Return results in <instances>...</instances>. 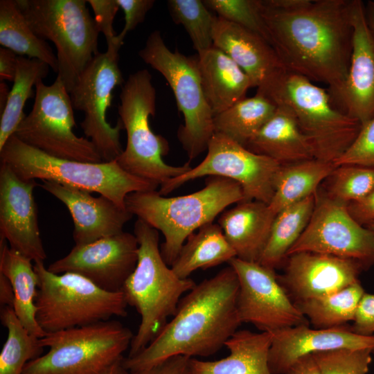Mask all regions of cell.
<instances>
[{
  "mask_svg": "<svg viewBox=\"0 0 374 374\" xmlns=\"http://www.w3.org/2000/svg\"><path fill=\"white\" fill-rule=\"evenodd\" d=\"M0 44L19 56L39 60L57 72L56 55L30 28L15 0L0 1Z\"/></svg>",
  "mask_w": 374,
  "mask_h": 374,
  "instance_id": "4dcf8cb0",
  "label": "cell"
},
{
  "mask_svg": "<svg viewBox=\"0 0 374 374\" xmlns=\"http://www.w3.org/2000/svg\"><path fill=\"white\" fill-rule=\"evenodd\" d=\"M322 190L329 197L348 204L374 190V168L358 165H341L335 168L325 180Z\"/></svg>",
  "mask_w": 374,
  "mask_h": 374,
  "instance_id": "74e56055",
  "label": "cell"
},
{
  "mask_svg": "<svg viewBox=\"0 0 374 374\" xmlns=\"http://www.w3.org/2000/svg\"><path fill=\"white\" fill-rule=\"evenodd\" d=\"M17 55L12 51L0 48V80L14 81L17 63Z\"/></svg>",
  "mask_w": 374,
  "mask_h": 374,
  "instance_id": "7dc6e473",
  "label": "cell"
},
{
  "mask_svg": "<svg viewBox=\"0 0 374 374\" xmlns=\"http://www.w3.org/2000/svg\"><path fill=\"white\" fill-rule=\"evenodd\" d=\"M213 46L247 75L253 87L276 105L289 71L271 44L259 35L216 16Z\"/></svg>",
  "mask_w": 374,
  "mask_h": 374,
  "instance_id": "ac0fdd59",
  "label": "cell"
},
{
  "mask_svg": "<svg viewBox=\"0 0 374 374\" xmlns=\"http://www.w3.org/2000/svg\"><path fill=\"white\" fill-rule=\"evenodd\" d=\"M117 2L125 16L124 27L117 35L118 40L123 44L127 34L144 21L147 13L153 7L155 1L117 0Z\"/></svg>",
  "mask_w": 374,
  "mask_h": 374,
  "instance_id": "7bdbcfd3",
  "label": "cell"
},
{
  "mask_svg": "<svg viewBox=\"0 0 374 374\" xmlns=\"http://www.w3.org/2000/svg\"><path fill=\"white\" fill-rule=\"evenodd\" d=\"M238 276L229 265L184 296L175 314L140 353L123 358L130 372L173 356L209 357L218 352L242 323L237 311Z\"/></svg>",
  "mask_w": 374,
  "mask_h": 374,
  "instance_id": "7a4b0ae2",
  "label": "cell"
},
{
  "mask_svg": "<svg viewBox=\"0 0 374 374\" xmlns=\"http://www.w3.org/2000/svg\"><path fill=\"white\" fill-rule=\"evenodd\" d=\"M314 195L278 213L259 263L275 269L287 258L290 248L305 229L312 213Z\"/></svg>",
  "mask_w": 374,
  "mask_h": 374,
  "instance_id": "1f68e13d",
  "label": "cell"
},
{
  "mask_svg": "<svg viewBox=\"0 0 374 374\" xmlns=\"http://www.w3.org/2000/svg\"><path fill=\"white\" fill-rule=\"evenodd\" d=\"M123 358L116 361L103 374H130V371L123 364Z\"/></svg>",
  "mask_w": 374,
  "mask_h": 374,
  "instance_id": "816d5d0a",
  "label": "cell"
},
{
  "mask_svg": "<svg viewBox=\"0 0 374 374\" xmlns=\"http://www.w3.org/2000/svg\"><path fill=\"white\" fill-rule=\"evenodd\" d=\"M271 332L268 364L272 374H284L299 358L339 348L374 351V335L355 333L346 325L327 329L300 325Z\"/></svg>",
  "mask_w": 374,
  "mask_h": 374,
  "instance_id": "7402d4cb",
  "label": "cell"
},
{
  "mask_svg": "<svg viewBox=\"0 0 374 374\" xmlns=\"http://www.w3.org/2000/svg\"><path fill=\"white\" fill-rule=\"evenodd\" d=\"M335 166L316 159L281 165L268 204L276 215L283 209L315 195Z\"/></svg>",
  "mask_w": 374,
  "mask_h": 374,
  "instance_id": "f546056e",
  "label": "cell"
},
{
  "mask_svg": "<svg viewBox=\"0 0 374 374\" xmlns=\"http://www.w3.org/2000/svg\"><path fill=\"white\" fill-rule=\"evenodd\" d=\"M358 165L374 168V118L362 125L355 141L333 164Z\"/></svg>",
  "mask_w": 374,
  "mask_h": 374,
  "instance_id": "60d3db41",
  "label": "cell"
},
{
  "mask_svg": "<svg viewBox=\"0 0 374 374\" xmlns=\"http://www.w3.org/2000/svg\"><path fill=\"white\" fill-rule=\"evenodd\" d=\"M367 228L374 233V224L368 226Z\"/></svg>",
  "mask_w": 374,
  "mask_h": 374,
  "instance_id": "db71d44e",
  "label": "cell"
},
{
  "mask_svg": "<svg viewBox=\"0 0 374 374\" xmlns=\"http://www.w3.org/2000/svg\"><path fill=\"white\" fill-rule=\"evenodd\" d=\"M134 234L139 246L138 261L121 292L127 305L140 314L141 323L127 357L137 355L161 332L175 314L182 295L196 285L191 278L178 277L165 262L159 231L137 219Z\"/></svg>",
  "mask_w": 374,
  "mask_h": 374,
  "instance_id": "277c9868",
  "label": "cell"
},
{
  "mask_svg": "<svg viewBox=\"0 0 374 374\" xmlns=\"http://www.w3.org/2000/svg\"><path fill=\"white\" fill-rule=\"evenodd\" d=\"M0 158L23 180L51 181L98 193L123 208L129 194L159 186L126 172L116 160L91 163L60 159L26 145L14 134L0 150Z\"/></svg>",
  "mask_w": 374,
  "mask_h": 374,
  "instance_id": "5b68a950",
  "label": "cell"
},
{
  "mask_svg": "<svg viewBox=\"0 0 374 374\" xmlns=\"http://www.w3.org/2000/svg\"><path fill=\"white\" fill-rule=\"evenodd\" d=\"M133 337L114 320L46 333L39 344L48 351L28 362L23 374H103L123 357Z\"/></svg>",
  "mask_w": 374,
  "mask_h": 374,
  "instance_id": "9c48e42d",
  "label": "cell"
},
{
  "mask_svg": "<svg viewBox=\"0 0 374 374\" xmlns=\"http://www.w3.org/2000/svg\"><path fill=\"white\" fill-rule=\"evenodd\" d=\"M94 13V19L100 33L106 39L107 48H120L123 43L117 39L114 30V21L118 10L117 0H87Z\"/></svg>",
  "mask_w": 374,
  "mask_h": 374,
  "instance_id": "b9f144b4",
  "label": "cell"
},
{
  "mask_svg": "<svg viewBox=\"0 0 374 374\" xmlns=\"http://www.w3.org/2000/svg\"><path fill=\"white\" fill-rule=\"evenodd\" d=\"M235 257L221 227L211 222L187 238L170 267L178 277L186 279L198 269L216 267Z\"/></svg>",
  "mask_w": 374,
  "mask_h": 374,
  "instance_id": "f1b7e54d",
  "label": "cell"
},
{
  "mask_svg": "<svg viewBox=\"0 0 374 374\" xmlns=\"http://www.w3.org/2000/svg\"><path fill=\"white\" fill-rule=\"evenodd\" d=\"M138 54L164 77L172 90L184 118L177 137L190 162L207 150L215 134L214 115L203 91L197 56L170 51L159 30L150 33Z\"/></svg>",
  "mask_w": 374,
  "mask_h": 374,
  "instance_id": "30bf717a",
  "label": "cell"
},
{
  "mask_svg": "<svg viewBox=\"0 0 374 374\" xmlns=\"http://www.w3.org/2000/svg\"><path fill=\"white\" fill-rule=\"evenodd\" d=\"M120 100L118 114L126 130L127 145L116 161L124 170L160 186L191 168L189 161L174 166L163 160L169 145L150 126L149 118L156 110V90L147 69L129 75L122 87Z\"/></svg>",
  "mask_w": 374,
  "mask_h": 374,
  "instance_id": "52a82bcc",
  "label": "cell"
},
{
  "mask_svg": "<svg viewBox=\"0 0 374 374\" xmlns=\"http://www.w3.org/2000/svg\"><path fill=\"white\" fill-rule=\"evenodd\" d=\"M0 317L8 332L0 353V374H23L26 364L40 357L44 348L21 325L12 308H1Z\"/></svg>",
  "mask_w": 374,
  "mask_h": 374,
  "instance_id": "d590c367",
  "label": "cell"
},
{
  "mask_svg": "<svg viewBox=\"0 0 374 374\" xmlns=\"http://www.w3.org/2000/svg\"><path fill=\"white\" fill-rule=\"evenodd\" d=\"M286 259L278 278L294 303L333 294L359 281L364 270L356 260L319 253L298 252Z\"/></svg>",
  "mask_w": 374,
  "mask_h": 374,
  "instance_id": "d6986e66",
  "label": "cell"
},
{
  "mask_svg": "<svg viewBox=\"0 0 374 374\" xmlns=\"http://www.w3.org/2000/svg\"><path fill=\"white\" fill-rule=\"evenodd\" d=\"M244 201L240 185L227 178L210 176L205 186L195 193L172 197L157 190L129 194L125 208L137 219L159 231L164 237L160 251L170 267L187 238L213 220L230 205Z\"/></svg>",
  "mask_w": 374,
  "mask_h": 374,
  "instance_id": "3957f363",
  "label": "cell"
},
{
  "mask_svg": "<svg viewBox=\"0 0 374 374\" xmlns=\"http://www.w3.org/2000/svg\"><path fill=\"white\" fill-rule=\"evenodd\" d=\"M277 105L257 93L240 100L213 118L215 133L222 134L245 146L249 139L272 116Z\"/></svg>",
  "mask_w": 374,
  "mask_h": 374,
  "instance_id": "d6a6232c",
  "label": "cell"
},
{
  "mask_svg": "<svg viewBox=\"0 0 374 374\" xmlns=\"http://www.w3.org/2000/svg\"><path fill=\"white\" fill-rule=\"evenodd\" d=\"M271 332L237 330L226 342L229 355L215 361L191 358L190 374H272L268 364Z\"/></svg>",
  "mask_w": 374,
  "mask_h": 374,
  "instance_id": "4316f807",
  "label": "cell"
},
{
  "mask_svg": "<svg viewBox=\"0 0 374 374\" xmlns=\"http://www.w3.org/2000/svg\"><path fill=\"white\" fill-rule=\"evenodd\" d=\"M40 186L61 201L69 210L74 224L75 245H84L123 231L132 215L110 199L62 185L43 181Z\"/></svg>",
  "mask_w": 374,
  "mask_h": 374,
  "instance_id": "603a6c76",
  "label": "cell"
},
{
  "mask_svg": "<svg viewBox=\"0 0 374 374\" xmlns=\"http://www.w3.org/2000/svg\"><path fill=\"white\" fill-rule=\"evenodd\" d=\"M134 234L123 231L84 245H75L47 268L52 273H75L107 292H121L139 256Z\"/></svg>",
  "mask_w": 374,
  "mask_h": 374,
  "instance_id": "e0dca14e",
  "label": "cell"
},
{
  "mask_svg": "<svg viewBox=\"0 0 374 374\" xmlns=\"http://www.w3.org/2000/svg\"><path fill=\"white\" fill-rule=\"evenodd\" d=\"M275 217L266 203L242 201L224 211L217 222L236 258L258 262Z\"/></svg>",
  "mask_w": 374,
  "mask_h": 374,
  "instance_id": "cb8c5ba5",
  "label": "cell"
},
{
  "mask_svg": "<svg viewBox=\"0 0 374 374\" xmlns=\"http://www.w3.org/2000/svg\"><path fill=\"white\" fill-rule=\"evenodd\" d=\"M228 264L235 270L239 281L237 311L242 323H251L262 332L309 325L280 283L274 269L236 257Z\"/></svg>",
  "mask_w": 374,
  "mask_h": 374,
  "instance_id": "2e32d148",
  "label": "cell"
},
{
  "mask_svg": "<svg viewBox=\"0 0 374 374\" xmlns=\"http://www.w3.org/2000/svg\"><path fill=\"white\" fill-rule=\"evenodd\" d=\"M35 34L56 48L57 75L69 93L98 49L99 30L86 0H15Z\"/></svg>",
  "mask_w": 374,
  "mask_h": 374,
  "instance_id": "8992f818",
  "label": "cell"
},
{
  "mask_svg": "<svg viewBox=\"0 0 374 374\" xmlns=\"http://www.w3.org/2000/svg\"><path fill=\"white\" fill-rule=\"evenodd\" d=\"M288 105L308 141L314 159L332 163L339 159L358 135L362 124L332 105L323 88L289 72L280 96Z\"/></svg>",
  "mask_w": 374,
  "mask_h": 374,
  "instance_id": "8fae6325",
  "label": "cell"
},
{
  "mask_svg": "<svg viewBox=\"0 0 374 374\" xmlns=\"http://www.w3.org/2000/svg\"><path fill=\"white\" fill-rule=\"evenodd\" d=\"M310 220L287 257L308 251L352 259L368 269L374 265V233L349 213L347 204L327 196L320 188Z\"/></svg>",
  "mask_w": 374,
  "mask_h": 374,
  "instance_id": "9a60e30c",
  "label": "cell"
},
{
  "mask_svg": "<svg viewBox=\"0 0 374 374\" xmlns=\"http://www.w3.org/2000/svg\"><path fill=\"white\" fill-rule=\"evenodd\" d=\"M10 93V90L8 89V86L4 82H0V113L1 114L3 112L8 95Z\"/></svg>",
  "mask_w": 374,
  "mask_h": 374,
  "instance_id": "f5cc1de1",
  "label": "cell"
},
{
  "mask_svg": "<svg viewBox=\"0 0 374 374\" xmlns=\"http://www.w3.org/2000/svg\"><path fill=\"white\" fill-rule=\"evenodd\" d=\"M353 48L346 82L335 108L362 125L374 118V36L368 26L365 3L351 0Z\"/></svg>",
  "mask_w": 374,
  "mask_h": 374,
  "instance_id": "44dd1931",
  "label": "cell"
},
{
  "mask_svg": "<svg viewBox=\"0 0 374 374\" xmlns=\"http://www.w3.org/2000/svg\"><path fill=\"white\" fill-rule=\"evenodd\" d=\"M14 292L8 278L0 273V303L3 307L12 308L14 303Z\"/></svg>",
  "mask_w": 374,
  "mask_h": 374,
  "instance_id": "681fc988",
  "label": "cell"
},
{
  "mask_svg": "<svg viewBox=\"0 0 374 374\" xmlns=\"http://www.w3.org/2000/svg\"><path fill=\"white\" fill-rule=\"evenodd\" d=\"M351 329L357 334L371 336L374 333V294L366 293L358 305Z\"/></svg>",
  "mask_w": 374,
  "mask_h": 374,
  "instance_id": "ee69618b",
  "label": "cell"
},
{
  "mask_svg": "<svg viewBox=\"0 0 374 374\" xmlns=\"http://www.w3.org/2000/svg\"><path fill=\"white\" fill-rule=\"evenodd\" d=\"M203 2L218 17L240 25L268 42L267 29L261 15V0H204Z\"/></svg>",
  "mask_w": 374,
  "mask_h": 374,
  "instance_id": "f35d334b",
  "label": "cell"
},
{
  "mask_svg": "<svg viewBox=\"0 0 374 374\" xmlns=\"http://www.w3.org/2000/svg\"><path fill=\"white\" fill-rule=\"evenodd\" d=\"M50 66L33 58L18 56L13 85L10 90L5 109L0 120V150L14 134L20 122L25 117L23 112L26 100L33 97V87L45 78Z\"/></svg>",
  "mask_w": 374,
  "mask_h": 374,
  "instance_id": "836d02e7",
  "label": "cell"
},
{
  "mask_svg": "<svg viewBox=\"0 0 374 374\" xmlns=\"http://www.w3.org/2000/svg\"><path fill=\"white\" fill-rule=\"evenodd\" d=\"M35 180H23L5 163L0 166V236L10 247L35 262L46 258L33 196Z\"/></svg>",
  "mask_w": 374,
  "mask_h": 374,
  "instance_id": "ffe728a7",
  "label": "cell"
},
{
  "mask_svg": "<svg viewBox=\"0 0 374 374\" xmlns=\"http://www.w3.org/2000/svg\"><path fill=\"white\" fill-rule=\"evenodd\" d=\"M351 0H261L274 48L289 72L328 86L331 101L346 82L353 48Z\"/></svg>",
  "mask_w": 374,
  "mask_h": 374,
  "instance_id": "6da1fadb",
  "label": "cell"
},
{
  "mask_svg": "<svg viewBox=\"0 0 374 374\" xmlns=\"http://www.w3.org/2000/svg\"><path fill=\"white\" fill-rule=\"evenodd\" d=\"M365 12L368 26L374 36V0L365 3Z\"/></svg>",
  "mask_w": 374,
  "mask_h": 374,
  "instance_id": "f907efd6",
  "label": "cell"
},
{
  "mask_svg": "<svg viewBox=\"0 0 374 374\" xmlns=\"http://www.w3.org/2000/svg\"><path fill=\"white\" fill-rule=\"evenodd\" d=\"M202 86L214 116L246 97L253 87L247 75L215 46L197 55Z\"/></svg>",
  "mask_w": 374,
  "mask_h": 374,
  "instance_id": "484cf974",
  "label": "cell"
},
{
  "mask_svg": "<svg viewBox=\"0 0 374 374\" xmlns=\"http://www.w3.org/2000/svg\"><path fill=\"white\" fill-rule=\"evenodd\" d=\"M119 48H107L97 53L78 78L70 91L75 110L84 113L80 126L87 139L98 150L103 162L116 160L123 152L120 140L124 130L118 118L113 127L107 121L106 114L111 106L112 92L123 84L118 65Z\"/></svg>",
  "mask_w": 374,
  "mask_h": 374,
  "instance_id": "4fadbf2b",
  "label": "cell"
},
{
  "mask_svg": "<svg viewBox=\"0 0 374 374\" xmlns=\"http://www.w3.org/2000/svg\"><path fill=\"white\" fill-rule=\"evenodd\" d=\"M371 349L339 348L312 354L321 374H367Z\"/></svg>",
  "mask_w": 374,
  "mask_h": 374,
  "instance_id": "ab89813d",
  "label": "cell"
},
{
  "mask_svg": "<svg viewBox=\"0 0 374 374\" xmlns=\"http://www.w3.org/2000/svg\"><path fill=\"white\" fill-rule=\"evenodd\" d=\"M284 374H321L312 355L299 358Z\"/></svg>",
  "mask_w": 374,
  "mask_h": 374,
  "instance_id": "c3c4849f",
  "label": "cell"
},
{
  "mask_svg": "<svg viewBox=\"0 0 374 374\" xmlns=\"http://www.w3.org/2000/svg\"><path fill=\"white\" fill-rule=\"evenodd\" d=\"M34 269L39 278L36 320L46 333L127 314L121 291H105L75 273H52L42 261L35 262Z\"/></svg>",
  "mask_w": 374,
  "mask_h": 374,
  "instance_id": "ba28073f",
  "label": "cell"
},
{
  "mask_svg": "<svg viewBox=\"0 0 374 374\" xmlns=\"http://www.w3.org/2000/svg\"><path fill=\"white\" fill-rule=\"evenodd\" d=\"M364 294L359 280L333 294L295 304L314 328H332L353 321Z\"/></svg>",
  "mask_w": 374,
  "mask_h": 374,
  "instance_id": "e575fe53",
  "label": "cell"
},
{
  "mask_svg": "<svg viewBox=\"0 0 374 374\" xmlns=\"http://www.w3.org/2000/svg\"><path fill=\"white\" fill-rule=\"evenodd\" d=\"M244 147L255 153L268 157L280 165L314 159L312 148L301 132L292 110L285 104L277 105L272 116Z\"/></svg>",
  "mask_w": 374,
  "mask_h": 374,
  "instance_id": "d4e9b609",
  "label": "cell"
},
{
  "mask_svg": "<svg viewBox=\"0 0 374 374\" xmlns=\"http://www.w3.org/2000/svg\"><path fill=\"white\" fill-rule=\"evenodd\" d=\"M272 159L255 153L220 133L213 135L205 158L185 173L170 179L158 190L165 196L184 184L204 176H217L238 182L244 201L269 204L274 192V182L280 168Z\"/></svg>",
  "mask_w": 374,
  "mask_h": 374,
  "instance_id": "5bb4252c",
  "label": "cell"
},
{
  "mask_svg": "<svg viewBox=\"0 0 374 374\" xmlns=\"http://www.w3.org/2000/svg\"><path fill=\"white\" fill-rule=\"evenodd\" d=\"M191 357L177 355L148 368L130 372V374H190Z\"/></svg>",
  "mask_w": 374,
  "mask_h": 374,
  "instance_id": "f6af8a7d",
  "label": "cell"
},
{
  "mask_svg": "<svg viewBox=\"0 0 374 374\" xmlns=\"http://www.w3.org/2000/svg\"><path fill=\"white\" fill-rule=\"evenodd\" d=\"M170 15L184 26L193 48L200 55L213 46V30L216 15L201 0H168Z\"/></svg>",
  "mask_w": 374,
  "mask_h": 374,
  "instance_id": "8d00e7d4",
  "label": "cell"
},
{
  "mask_svg": "<svg viewBox=\"0 0 374 374\" xmlns=\"http://www.w3.org/2000/svg\"><path fill=\"white\" fill-rule=\"evenodd\" d=\"M0 273L10 280L13 292V310L21 325L33 336L41 339L46 332L36 320L35 299L39 278L31 260L8 247L0 237Z\"/></svg>",
  "mask_w": 374,
  "mask_h": 374,
  "instance_id": "83f0119b",
  "label": "cell"
},
{
  "mask_svg": "<svg viewBox=\"0 0 374 374\" xmlns=\"http://www.w3.org/2000/svg\"><path fill=\"white\" fill-rule=\"evenodd\" d=\"M353 218L360 225L368 227L374 224V190L365 197L347 204Z\"/></svg>",
  "mask_w": 374,
  "mask_h": 374,
  "instance_id": "bcb514c9",
  "label": "cell"
},
{
  "mask_svg": "<svg viewBox=\"0 0 374 374\" xmlns=\"http://www.w3.org/2000/svg\"><path fill=\"white\" fill-rule=\"evenodd\" d=\"M33 108L19 124L14 135L23 143L50 156L82 162L100 163L92 142L76 136L70 94L60 76L50 85L39 80Z\"/></svg>",
  "mask_w": 374,
  "mask_h": 374,
  "instance_id": "7c38bea8",
  "label": "cell"
}]
</instances>
